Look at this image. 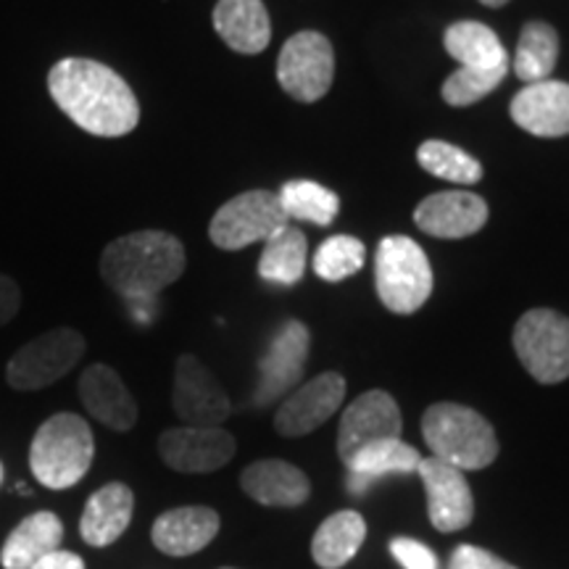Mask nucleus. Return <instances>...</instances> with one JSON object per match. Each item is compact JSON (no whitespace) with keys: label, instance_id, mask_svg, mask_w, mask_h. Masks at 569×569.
<instances>
[{"label":"nucleus","instance_id":"nucleus-14","mask_svg":"<svg viewBox=\"0 0 569 569\" xmlns=\"http://www.w3.org/2000/svg\"><path fill=\"white\" fill-rule=\"evenodd\" d=\"M346 380L338 372H325L296 388L274 415V430L284 438H301L322 427L343 407Z\"/></svg>","mask_w":569,"mask_h":569},{"label":"nucleus","instance_id":"nucleus-18","mask_svg":"<svg viewBox=\"0 0 569 569\" xmlns=\"http://www.w3.org/2000/svg\"><path fill=\"white\" fill-rule=\"evenodd\" d=\"M80 401L90 417L117 432L132 430L138 422V403L122 377L106 365H92L80 377Z\"/></svg>","mask_w":569,"mask_h":569},{"label":"nucleus","instance_id":"nucleus-15","mask_svg":"<svg viewBox=\"0 0 569 569\" xmlns=\"http://www.w3.org/2000/svg\"><path fill=\"white\" fill-rule=\"evenodd\" d=\"M417 472L427 493V515L436 530H465L475 517V496L465 472L436 457L419 461Z\"/></svg>","mask_w":569,"mask_h":569},{"label":"nucleus","instance_id":"nucleus-5","mask_svg":"<svg viewBox=\"0 0 569 569\" xmlns=\"http://www.w3.org/2000/svg\"><path fill=\"white\" fill-rule=\"evenodd\" d=\"M377 298L393 315H415L432 296V267L422 246L407 234H388L375 256Z\"/></svg>","mask_w":569,"mask_h":569},{"label":"nucleus","instance_id":"nucleus-7","mask_svg":"<svg viewBox=\"0 0 569 569\" xmlns=\"http://www.w3.org/2000/svg\"><path fill=\"white\" fill-rule=\"evenodd\" d=\"M84 338L74 327H56L21 346L6 365V380L13 390H40L53 386L84 356Z\"/></svg>","mask_w":569,"mask_h":569},{"label":"nucleus","instance_id":"nucleus-31","mask_svg":"<svg viewBox=\"0 0 569 569\" xmlns=\"http://www.w3.org/2000/svg\"><path fill=\"white\" fill-rule=\"evenodd\" d=\"M367 248L353 234H336L327 238L315 253V274L325 282H343L365 267Z\"/></svg>","mask_w":569,"mask_h":569},{"label":"nucleus","instance_id":"nucleus-3","mask_svg":"<svg viewBox=\"0 0 569 569\" xmlns=\"http://www.w3.org/2000/svg\"><path fill=\"white\" fill-rule=\"evenodd\" d=\"M422 436L432 457L461 472L486 469L498 457L493 425L480 411L461 403H432L422 417Z\"/></svg>","mask_w":569,"mask_h":569},{"label":"nucleus","instance_id":"nucleus-17","mask_svg":"<svg viewBox=\"0 0 569 569\" xmlns=\"http://www.w3.org/2000/svg\"><path fill=\"white\" fill-rule=\"evenodd\" d=\"M509 113L517 127L536 138H565L569 134V84L559 80L525 84Z\"/></svg>","mask_w":569,"mask_h":569},{"label":"nucleus","instance_id":"nucleus-25","mask_svg":"<svg viewBox=\"0 0 569 569\" xmlns=\"http://www.w3.org/2000/svg\"><path fill=\"white\" fill-rule=\"evenodd\" d=\"M443 48L461 69L475 71H507L509 53L490 27L480 21H457L443 34Z\"/></svg>","mask_w":569,"mask_h":569},{"label":"nucleus","instance_id":"nucleus-37","mask_svg":"<svg viewBox=\"0 0 569 569\" xmlns=\"http://www.w3.org/2000/svg\"><path fill=\"white\" fill-rule=\"evenodd\" d=\"M482 6H488V9H501V6H507L509 0H480Z\"/></svg>","mask_w":569,"mask_h":569},{"label":"nucleus","instance_id":"nucleus-35","mask_svg":"<svg viewBox=\"0 0 569 569\" xmlns=\"http://www.w3.org/2000/svg\"><path fill=\"white\" fill-rule=\"evenodd\" d=\"M21 309V288L9 274H0V327L9 325Z\"/></svg>","mask_w":569,"mask_h":569},{"label":"nucleus","instance_id":"nucleus-39","mask_svg":"<svg viewBox=\"0 0 569 569\" xmlns=\"http://www.w3.org/2000/svg\"><path fill=\"white\" fill-rule=\"evenodd\" d=\"M224 569H234V567H224Z\"/></svg>","mask_w":569,"mask_h":569},{"label":"nucleus","instance_id":"nucleus-27","mask_svg":"<svg viewBox=\"0 0 569 569\" xmlns=\"http://www.w3.org/2000/svg\"><path fill=\"white\" fill-rule=\"evenodd\" d=\"M306 256H309V240L301 227L284 224L272 238L264 240V253L259 259V277L269 284L293 288L303 280Z\"/></svg>","mask_w":569,"mask_h":569},{"label":"nucleus","instance_id":"nucleus-6","mask_svg":"<svg viewBox=\"0 0 569 569\" xmlns=\"http://www.w3.org/2000/svg\"><path fill=\"white\" fill-rule=\"evenodd\" d=\"M515 351L532 380L557 386L569 377V319L553 309H530L515 327Z\"/></svg>","mask_w":569,"mask_h":569},{"label":"nucleus","instance_id":"nucleus-36","mask_svg":"<svg viewBox=\"0 0 569 569\" xmlns=\"http://www.w3.org/2000/svg\"><path fill=\"white\" fill-rule=\"evenodd\" d=\"M30 569H84V561L71 551H53L48 557H42L38 565Z\"/></svg>","mask_w":569,"mask_h":569},{"label":"nucleus","instance_id":"nucleus-33","mask_svg":"<svg viewBox=\"0 0 569 569\" xmlns=\"http://www.w3.org/2000/svg\"><path fill=\"white\" fill-rule=\"evenodd\" d=\"M390 553L403 569H438L436 553L415 538H393L390 540Z\"/></svg>","mask_w":569,"mask_h":569},{"label":"nucleus","instance_id":"nucleus-9","mask_svg":"<svg viewBox=\"0 0 569 569\" xmlns=\"http://www.w3.org/2000/svg\"><path fill=\"white\" fill-rule=\"evenodd\" d=\"M336 80V53L322 32L303 30L282 46L277 59V82L293 101L315 103Z\"/></svg>","mask_w":569,"mask_h":569},{"label":"nucleus","instance_id":"nucleus-21","mask_svg":"<svg viewBox=\"0 0 569 569\" xmlns=\"http://www.w3.org/2000/svg\"><path fill=\"white\" fill-rule=\"evenodd\" d=\"M134 511V496L124 482H109V486L98 488L96 493L84 503L80 519V536L88 546L103 549L111 546L113 540L124 536L130 528Z\"/></svg>","mask_w":569,"mask_h":569},{"label":"nucleus","instance_id":"nucleus-19","mask_svg":"<svg viewBox=\"0 0 569 569\" xmlns=\"http://www.w3.org/2000/svg\"><path fill=\"white\" fill-rule=\"evenodd\" d=\"M219 536V515L209 507L169 509L153 522V546L167 557H193Z\"/></svg>","mask_w":569,"mask_h":569},{"label":"nucleus","instance_id":"nucleus-11","mask_svg":"<svg viewBox=\"0 0 569 569\" xmlns=\"http://www.w3.org/2000/svg\"><path fill=\"white\" fill-rule=\"evenodd\" d=\"M401 430L403 419L396 398L386 390H369L343 411L338 427V457L348 465L361 448L401 438Z\"/></svg>","mask_w":569,"mask_h":569},{"label":"nucleus","instance_id":"nucleus-34","mask_svg":"<svg viewBox=\"0 0 569 569\" xmlns=\"http://www.w3.org/2000/svg\"><path fill=\"white\" fill-rule=\"evenodd\" d=\"M448 569H517V567L509 565V561L498 559L496 553L480 549V546L465 543L451 553Z\"/></svg>","mask_w":569,"mask_h":569},{"label":"nucleus","instance_id":"nucleus-32","mask_svg":"<svg viewBox=\"0 0 569 569\" xmlns=\"http://www.w3.org/2000/svg\"><path fill=\"white\" fill-rule=\"evenodd\" d=\"M503 77H507V71H475L459 67L453 74H448L440 92H443V101L448 106L465 109V106H472L490 96L503 82Z\"/></svg>","mask_w":569,"mask_h":569},{"label":"nucleus","instance_id":"nucleus-12","mask_svg":"<svg viewBox=\"0 0 569 569\" xmlns=\"http://www.w3.org/2000/svg\"><path fill=\"white\" fill-rule=\"evenodd\" d=\"M311 351V332L309 327L298 319H288L274 332L264 359L259 365V388L253 393L256 407H269V403L290 393L301 380L306 359Z\"/></svg>","mask_w":569,"mask_h":569},{"label":"nucleus","instance_id":"nucleus-4","mask_svg":"<svg viewBox=\"0 0 569 569\" xmlns=\"http://www.w3.org/2000/svg\"><path fill=\"white\" fill-rule=\"evenodd\" d=\"M96 440L80 415L61 411L38 427L30 448L32 475L51 490L77 486L90 472Z\"/></svg>","mask_w":569,"mask_h":569},{"label":"nucleus","instance_id":"nucleus-23","mask_svg":"<svg viewBox=\"0 0 569 569\" xmlns=\"http://www.w3.org/2000/svg\"><path fill=\"white\" fill-rule=\"evenodd\" d=\"M419 451L415 446L403 443L401 438L380 440L361 448L356 457L348 461V490L353 496H365L375 482H380L388 475H411L419 469Z\"/></svg>","mask_w":569,"mask_h":569},{"label":"nucleus","instance_id":"nucleus-20","mask_svg":"<svg viewBox=\"0 0 569 569\" xmlns=\"http://www.w3.org/2000/svg\"><path fill=\"white\" fill-rule=\"evenodd\" d=\"M211 21L224 46L240 56L267 51L272 40V21L261 0H219Z\"/></svg>","mask_w":569,"mask_h":569},{"label":"nucleus","instance_id":"nucleus-29","mask_svg":"<svg viewBox=\"0 0 569 569\" xmlns=\"http://www.w3.org/2000/svg\"><path fill=\"white\" fill-rule=\"evenodd\" d=\"M280 206L288 219L309 222L317 227L332 224L340 211V198L330 188L315 180H290L280 188Z\"/></svg>","mask_w":569,"mask_h":569},{"label":"nucleus","instance_id":"nucleus-10","mask_svg":"<svg viewBox=\"0 0 569 569\" xmlns=\"http://www.w3.org/2000/svg\"><path fill=\"white\" fill-rule=\"evenodd\" d=\"M172 407L190 427H222L232 415L230 396L193 353H182L177 359Z\"/></svg>","mask_w":569,"mask_h":569},{"label":"nucleus","instance_id":"nucleus-24","mask_svg":"<svg viewBox=\"0 0 569 569\" xmlns=\"http://www.w3.org/2000/svg\"><path fill=\"white\" fill-rule=\"evenodd\" d=\"M63 543V522L53 511H34L24 517L11 536L6 538L3 551H0V565L3 569H30L42 557L59 551Z\"/></svg>","mask_w":569,"mask_h":569},{"label":"nucleus","instance_id":"nucleus-30","mask_svg":"<svg viewBox=\"0 0 569 569\" xmlns=\"http://www.w3.org/2000/svg\"><path fill=\"white\" fill-rule=\"evenodd\" d=\"M417 161L427 174L440 177V180L459 184H475L482 180V163L451 142L425 140L417 151Z\"/></svg>","mask_w":569,"mask_h":569},{"label":"nucleus","instance_id":"nucleus-22","mask_svg":"<svg viewBox=\"0 0 569 569\" xmlns=\"http://www.w3.org/2000/svg\"><path fill=\"white\" fill-rule=\"evenodd\" d=\"M240 486L264 507H301L311 496V482L301 469L282 459H261L240 475Z\"/></svg>","mask_w":569,"mask_h":569},{"label":"nucleus","instance_id":"nucleus-2","mask_svg":"<svg viewBox=\"0 0 569 569\" xmlns=\"http://www.w3.org/2000/svg\"><path fill=\"white\" fill-rule=\"evenodd\" d=\"M188 267L180 238L163 230H140L111 240L101 253V277L134 309H148L163 288Z\"/></svg>","mask_w":569,"mask_h":569},{"label":"nucleus","instance_id":"nucleus-1","mask_svg":"<svg viewBox=\"0 0 569 569\" xmlns=\"http://www.w3.org/2000/svg\"><path fill=\"white\" fill-rule=\"evenodd\" d=\"M53 103L96 138H122L140 122V103L124 77L92 59H61L48 71Z\"/></svg>","mask_w":569,"mask_h":569},{"label":"nucleus","instance_id":"nucleus-26","mask_svg":"<svg viewBox=\"0 0 569 569\" xmlns=\"http://www.w3.org/2000/svg\"><path fill=\"white\" fill-rule=\"evenodd\" d=\"M367 538V522L359 511L346 509L327 517L311 540V557L322 569H340L359 553Z\"/></svg>","mask_w":569,"mask_h":569},{"label":"nucleus","instance_id":"nucleus-38","mask_svg":"<svg viewBox=\"0 0 569 569\" xmlns=\"http://www.w3.org/2000/svg\"><path fill=\"white\" fill-rule=\"evenodd\" d=\"M0 480H3V467H0Z\"/></svg>","mask_w":569,"mask_h":569},{"label":"nucleus","instance_id":"nucleus-16","mask_svg":"<svg viewBox=\"0 0 569 569\" xmlns=\"http://www.w3.org/2000/svg\"><path fill=\"white\" fill-rule=\"evenodd\" d=\"M488 222V203L469 190L427 196L415 209V224L440 240H459L480 232Z\"/></svg>","mask_w":569,"mask_h":569},{"label":"nucleus","instance_id":"nucleus-13","mask_svg":"<svg viewBox=\"0 0 569 569\" xmlns=\"http://www.w3.org/2000/svg\"><path fill=\"white\" fill-rule=\"evenodd\" d=\"M234 438L222 427H172L161 432L159 453L174 472L206 475L227 467L234 457Z\"/></svg>","mask_w":569,"mask_h":569},{"label":"nucleus","instance_id":"nucleus-28","mask_svg":"<svg viewBox=\"0 0 569 569\" xmlns=\"http://www.w3.org/2000/svg\"><path fill=\"white\" fill-rule=\"evenodd\" d=\"M559 61V34L546 21H528L519 32L515 51V74L522 82L549 80Z\"/></svg>","mask_w":569,"mask_h":569},{"label":"nucleus","instance_id":"nucleus-8","mask_svg":"<svg viewBox=\"0 0 569 569\" xmlns=\"http://www.w3.org/2000/svg\"><path fill=\"white\" fill-rule=\"evenodd\" d=\"M280 198L272 190H248L227 201L213 213L209 224L211 243L222 251H243L253 243H264L280 227L288 224Z\"/></svg>","mask_w":569,"mask_h":569}]
</instances>
